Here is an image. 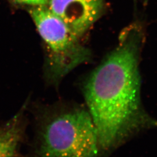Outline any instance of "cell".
<instances>
[{
	"mask_svg": "<svg viewBox=\"0 0 157 157\" xmlns=\"http://www.w3.org/2000/svg\"><path fill=\"white\" fill-rule=\"evenodd\" d=\"M144 39L141 26H130L121 36L117 48L83 84L86 107L97 130L102 155L157 128V119L146 112L141 100L139 58Z\"/></svg>",
	"mask_w": 157,
	"mask_h": 157,
	"instance_id": "obj_1",
	"label": "cell"
},
{
	"mask_svg": "<svg viewBox=\"0 0 157 157\" xmlns=\"http://www.w3.org/2000/svg\"><path fill=\"white\" fill-rule=\"evenodd\" d=\"M97 130L87 107L48 105L37 113L31 157H100Z\"/></svg>",
	"mask_w": 157,
	"mask_h": 157,
	"instance_id": "obj_2",
	"label": "cell"
},
{
	"mask_svg": "<svg viewBox=\"0 0 157 157\" xmlns=\"http://www.w3.org/2000/svg\"><path fill=\"white\" fill-rule=\"evenodd\" d=\"M29 100L6 123L0 126V157H15L27 128L26 111Z\"/></svg>",
	"mask_w": 157,
	"mask_h": 157,
	"instance_id": "obj_5",
	"label": "cell"
},
{
	"mask_svg": "<svg viewBox=\"0 0 157 157\" xmlns=\"http://www.w3.org/2000/svg\"><path fill=\"white\" fill-rule=\"evenodd\" d=\"M12 1L19 4L36 6H47L50 0H11Z\"/></svg>",
	"mask_w": 157,
	"mask_h": 157,
	"instance_id": "obj_6",
	"label": "cell"
},
{
	"mask_svg": "<svg viewBox=\"0 0 157 157\" xmlns=\"http://www.w3.org/2000/svg\"><path fill=\"white\" fill-rule=\"evenodd\" d=\"M47 6L79 37L100 16L104 0H50Z\"/></svg>",
	"mask_w": 157,
	"mask_h": 157,
	"instance_id": "obj_4",
	"label": "cell"
},
{
	"mask_svg": "<svg viewBox=\"0 0 157 157\" xmlns=\"http://www.w3.org/2000/svg\"><path fill=\"white\" fill-rule=\"evenodd\" d=\"M30 13L50 53L47 78L56 85L75 67L86 61L89 54L78 43V37L47 6H33Z\"/></svg>",
	"mask_w": 157,
	"mask_h": 157,
	"instance_id": "obj_3",
	"label": "cell"
}]
</instances>
